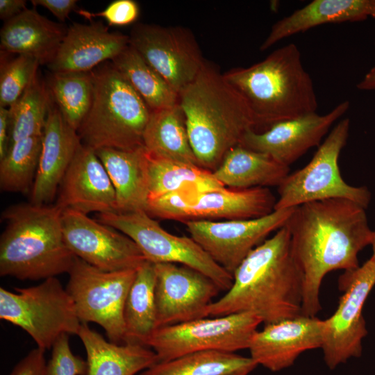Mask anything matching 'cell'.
Wrapping results in <instances>:
<instances>
[{
  "mask_svg": "<svg viewBox=\"0 0 375 375\" xmlns=\"http://www.w3.org/2000/svg\"><path fill=\"white\" fill-rule=\"evenodd\" d=\"M365 208L344 199L313 201L294 208L285 225L303 277L302 315L321 310L319 291L331 272L358 267V255L373 235Z\"/></svg>",
  "mask_w": 375,
  "mask_h": 375,
  "instance_id": "cell-1",
  "label": "cell"
},
{
  "mask_svg": "<svg viewBox=\"0 0 375 375\" xmlns=\"http://www.w3.org/2000/svg\"><path fill=\"white\" fill-rule=\"evenodd\" d=\"M231 288L208 308V317L249 312L264 324L302 315L303 277L284 226L253 249L233 274Z\"/></svg>",
  "mask_w": 375,
  "mask_h": 375,
  "instance_id": "cell-2",
  "label": "cell"
},
{
  "mask_svg": "<svg viewBox=\"0 0 375 375\" xmlns=\"http://www.w3.org/2000/svg\"><path fill=\"white\" fill-rule=\"evenodd\" d=\"M190 142L201 167L215 171L226 153L254 130L251 112L242 96L206 60L180 93Z\"/></svg>",
  "mask_w": 375,
  "mask_h": 375,
  "instance_id": "cell-3",
  "label": "cell"
},
{
  "mask_svg": "<svg viewBox=\"0 0 375 375\" xmlns=\"http://www.w3.org/2000/svg\"><path fill=\"white\" fill-rule=\"evenodd\" d=\"M223 75L246 101L255 131L317 112L313 82L295 44L276 49L257 63L232 68Z\"/></svg>",
  "mask_w": 375,
  "mask_h": 375,
  "instance_id": "cell-4",
  "label": "cell"
},
{
  "mask_svg": "<svg viewBox=\"0 0 375 375\" xmlns=\"http://www.w3.org/2000/svg\"><path fill=\"white\" fill-rule=\"evenodd\" d=\"M62 211L56 204L30 202L3 211L1 276L38 281L69 272L76 256L64 239Z\"/></svg>",
  "mask_w": 375,
  "mask_h": 375,
  "instance_id": "cell-5",
  "label": "cell"
},
{
  "mask_svg": "<svg viewBox=\"0 0 375 375\" xmlns=\"http://www.w3.org/2000/svg\"><path fill=\"white\" fill-rule=\"evenodd\" d=\"M93 95L77 133L82 144L131 149L143 146L151 110L126 78L110 62L91 71Z\"/></svg>",
  "mask_w": 375,
  "mask_h": 375,
  "instance_id": "cell-6",
  "label": "cell"
},
{
  "mask_svg": "<svg viewBox=\"0 0 375 375\" xmlns=\"http://www.w3.org/2000/svg\"><path fill=\"white\" fill-rule=\"evenodd\" d=\"M15 290L0 288V318L22 328L37 347L51 349L62 334L78 335L81 322L74 301L56 277Z\"/></svg>",
  "mask_w": 375,
  "mask_h": 375,
  "instance_id": "cell-7",
  "label": "cell"
},
{
  "mask_svg": "<svg viewBox=\"0 0 375 375\" xmlns=\"http://www.w3.org/2000/svg\"><path fill=\"white\" fill-rule=\"evenodd\" d=\"M349 128L348 118L339 121L310 161L284 178L278 187L275 210L331 199H347L367 208L371 199L368 189L347 184L340 172L339 156L347 144Z\"/></svg>",
  "mask_w": 375,
  "mask_h": 375,
  "instance_id": "cell-8",
  "label": "cell"
},
{
  "mask_svg": "<svg viewBox=\"0 0 375 375\" xmlns=\"http://www.w3.org/2000/svg\"><path fill=\"white\" fill-rule=\"evenodd\" d=\"M97 220L129 237L149 262L190 267L213 281L221 291L226 292L232 285L233 275L215 262L191 237L169 233L144 210L100 213Z\"/></svg>",
  "mask_w": 375,
  "mask_h": 375,
  "instance_id": "cell-9",
  "label": "cell"
},
{
  "mask_svg": "<svg viewBox=\"0 0 375 375\" xmlns=\"http://www.w3.org/2000/svg\"><path fill=\"white\" fill-rule=\"evenodd\" d=\"M136 271L106 272L76 257L67 273L66 290L79 320L101 326L111 342L124 344V308Z\"/></svg>",
  "mask_w": 375,
  "mask_h": 375,
  "instance_id": "cell-10",
  "label": "cell"
},
{
  "mask_svg": "<svg viewBox=\"0 0 375 375\" xmlns=\"http://www.w3.org/2000/svg\"><path fill=\"white\" fill-rule=\"evenodd\" d=\"M212 317L158 328L145 346L156 353L158 362L203 351L235 353L248 349L251 338L262 323L249 312Z\"/></svg>",
  "mask_w": 375,
  "mask_h": 375,
  "instance_id": "cell-11",
  "label": "cell"
},
{
  "mask_svg": "<svg viewBox=\"0 0 375 375\" xmlns=\"http://www.w3.org/2000/svg\"><path fill=\"white\" fill-rule=\"evenodd\" d=\"M375 285V259L371 256L361 266L344 271L338 280L342 294L335 311L322 319V350L330 369H334L362 352L367 335L362 308Z\"/></svg>",
  "mask_w": 375,
  "mask_h": 375,
  "instance_id": "cell-12",
  "label": "cell"
},
{
  "mask_svg": "<svg viewBox=\"0 0 375 375\" xmlns=\"http://www.w3.org/2000/svg\"><path fill=\"white\" fill-rule=\"evenodd\" d=\"M129 44L179 94L205 60L192 32L183 26L137 24Z\"/></svg>",
  "mask_w": 375,
  "mask_h": 375,
  "instance_id": "cell-13",
  "label": "cell"
},
{
  "mask_svg": "<svg viewBox=\"0 0 375 375\" xmlns=\"http://www.w3.org/2000/svg\"><path fill=\"white\" fill-rule=\"evenodd\" d=\"M294 209L274 210L255 219L190 220L184 224L190 237L215 262L233 275L253 249L286 224Z\"/></svg>",
  "mask_w": 375,
  "mask_h": 375,
  "instance_id": "cell-14",
  "label": "cell"
},
{
  "mask_svg": "<svg viewBox=\"0 0 375 375\" xmlns=\"http://www.w3.org/2000/svg\"><path fill=\"white\" fill-rule=\"evenodd\" d=\"M62 226L65 241L74 255L99 269H137L147 261L129 237L88 215L62 210Z\"/></svg>",
  "mask_w": 375,
  "mask_h": 375,
  "instance_id": "cell-15",
  "label": "cell"
},
{
  "mask_svg": "<svg viewBox=\"0 0 375 375\" xmlns=\"http://www.w3.org/2000/svg\"><path fill=\"white\" fill-rule=\"evenodd\" d=\"M154 266L157 328L208 317V308L221 291L213 281L181 265Z\"/></svg>",
  "mask_w": 375,
  "mask_h": 375,
  "instance_id": "cell-16",
  "label": "cell"
},
{
  "mask_svg": "<svg viewBox=\"0 0 375 375\" xmlns=\"http://www.w3.org/2000/svg\"><path fill=\"white\" fill-rule=\"evenodd\" d=\"M349 105L344 101L324 115L311 112L278 122L264 131L250 130L240 144L267 153L290 167L310 149L320 145L322 138L348 110Z\"/></svg>",
  "mask_w": 375,
  "mask_h": 375,
  "instance_id": "cell-17",
  "label": "cell"
},
{
  "mask_svg": "<svg viewBox=\"0 0 375 375\" xmlns=\"http://www.w3.org/2000/svg\"><path fill=\"white\" fill-rule=\"evenodd\" d=\"M322 344V319L300 315L265 324L251 338L250 358L276 372L291 367L303 352Z\"/></svg>",
  "mask_w": 375,
  "mask_h": 375,
  "instance_id": "cell-18",
  "label": "cell"
},
{
  "mask_svg": "<svg viewBox=\"0 0 375 375\" xmlns=\"http://www.w3.org/2000/svg\"><path fill=\"white\" fill-rule=\"evenodd\" d=\"M277 199L268 188H223L203 191L194 186L182 189L179 221L249 219L275 210Z\"/></svg>",
  "mask_w": 375,
  "mask_h": 375,
  "instance_id": "cell-19",
  "label": "cell"
},
{
  "mask_svg": "<svg viewBox=\"0 0 375 375\" xmlns=\"http://www.w3.org/2000/svg\"><path fill=\"white\" fill-rule=\"evenodd\" d=\"M56 205L85 215L116 212L115 188L94 149L80 145L60 184Z\"/></svg>",
  "mask_w": 375,
  "mask_h": 375,
  "instance_id": "cell-20",
  "label": "cell"
},
{
  "mask_svg": "<svg viewBox=\"0 0 375 375\" xmlns=\"http://www.w3.org/2000/svg\"><path fill=\"white\" fill-rule=\"evenodd\" d=\"M129 44L128 35L110 32L101 22L74 23L47 65L52 73L89 72L111 61Z\"/></svg>",
  "mask_w": 375,
  "mask_h": 375,
  "instance_id": "cell-21",
  "label": "cell"
},
{
  "mask_svg": "<svg viewBox=\"0 0 375 375\" xmlns=\"http://www.w3.org/2000/svg\"><path fill=\"white\" fill-rule=\"evenodd\" d=\"M81 144L77 131L67 124L52 101L43 130L42 150L30 192V203L40 206L52 201Z\"/></svg>",
  "mask_w": 375,
  "mask_h": 375,
  "instance_id": "cell-22",
  "label": "cell"
},
{
  "mask_svg": "<svg viewBox=\"0 0 375 375\" xmlns=\"http://www.w3.org/2000/svg\"><path fill=\"white\" fill-rule=\"evenodd\" d=\"M95 151L115 188L116 212H147L149 169L148 152L144 147L131 149L101 148Z\"/></svg>",
  "mask_w": 375,
  "mask_h": 375,
  "instance_id": "cell-23",
  "label": "cell"
},
{
  "mask_svg": "<svg viewBox=\"0 0 375 375\" xmlns=\"http://www.w3.org/2000/svg\"><path fill=\"white\" fill-rule=\"evenodd\" d=\"M67 29L63 24L41 15L35 8H26L4 22L0 31L1 51L28 55L40 65L54 57Z\"/></svg>",
  "mask_w": 375,
  "mask_h": 375,
  "instance_id": "cell-24",
  "label": "cell"
},
{
  "mask_svg": "<svg viewBox=\"0 0 375 375\" xmlns=\"http://www.w3.org/2000/svg\"><path fill=\"white\" fill-rule=\"evenodd\" d=\"M77 335L87 354L86 375H135L158 362L147 347L108 342L88 324L81 323Z\"/></svg>",
  "mask_w": 375,
  "mask_h": 375,
  "instance_id": "cell-25",
  "label": "cell"
},
{
  "mask_svg": "<svg viewBox=\"0 0 375 375\" xmlns=\"http://www.w3.org/2000/svg\"><path fill=\"white\" fill-rule=\"evenodd\" d=\"M369 0H314L276 22L260 49L320 25L365 20L369 17Z\"/></svg>",
  "mask_w": 375,
  "mask_h": 375,
  "instance_id": "cell-26",
  "label": "cell"
},
{
  "mask_svg": "<svg viewBox=\"0 0 375 375\" xmlns=\"http://www.w3.org/2000/svg\"><path fill=\"white\" fill-rule=\"evenodd\" d=\"M289 174L290 167L240 144L231 149L212 172L224 187L233 189L278 187Z\"/></svg>",
  "mask_w": 375,
  "mask_h": 375,
  "instance_id": "cell-27",
  "label": "cell"
},
{
  "mask_svg": "<svg viewBox=\"0 0 375 375\" xmlns=\"http://www.w3.org/2000/svg\"><path fill=\"white\" fill-rule=\"evenodd\" d=\"M143 146L152 156L199 166L178 103L151 111L143 134Z\"/></svg>",
  "mask_w": 375,
  "mask_h": 375,
  "instance_id": "cell-28",
  "label": "cell"
},
{
  "mask_svg": "<svg viewBox=\"0 0 375 375\" xmlns=\"http://www.w3.org/2000/svg\"><path fill=\"white\" fill-rule=\"evenodd\" d=\"M156 281L154 264L146 261L137 269L124 308V343L145 346L157 328Z\"/></svg>",
  "mask_w": 375,
  "mask_h": 375,
  "instance_id": "cell-29",
  "label": "cell"
},
{
  "mask_svg": "<svg viewBox=\"0 0 375 375\" xmlns=\"http://www.w3.org/2000/svg\"><path fill=\"white\" fill-rule=\"evenodd\" d=\"M110 62L126 78L151 111L178 103L179 94L130 44Z\"/></svg>",
  "mask_w": 375,
  "mask_h": 375,
  "instance_id": "cell-30",
  "label": "cell"
},
{
  "mask_svg": "<svg viewBox=\"0 0 375 375\" xmlns=\"http://www.w3.org/2000/svg\"><path fill=\"white\" fill-rule=\"evenodd\" d=\"M257 366L250 357L220 351H203L158 362L139 375H231L247 369L253 371Z\"/></svg>",
  "mask_w": 375,
  "mask_h": 375,
  "instance_id": "cell-31",
  "label": "cell"
},
{
  "mask_svg": "<svg viewBox=\"0 0 375 375\" xmlns=\"http://www.w3.org/2000/svg\"><path fill=\"white\" fill-rule=\"evenodd\" d=\"M148 169L149 200L188 186H194L203 191L225 188L209 170L197 165L154 157L149 153Z\"/></svg>",
  "mask_w": 375,
  "mask_h": 375,
  "instance_id": "cell-32",
  "label": "cell"
},
{
  "mask_svg": "<svg viewBox=\"0 0 375 375\" xmlns=\"http://www.w3.org/2000/svg\"><path fill=\"white\" fill-rule=\"evenodd\" d=\"M47 86L65 121L77 131L92 104L91 72L52 73Z\"/></svg>",
  "mask_w": 375,
  "mask_h": 375,
  "instance_id": "cell-33",
  "label": "cell"
},
{
  "mask_svg": "<svg viewBox=\"0 0 375 375\" xmlns=\"http://www.w3.org/2000/svg\"><path fill=\"white\" fill-rule=\"evenodd\" d=\"M51 103L47 86L37 74L19 99L9 108V147L22 139L42 135Z\"/></svg>",
  "mask_w": 375,
  "mask_h": 375,
  "instance_id": "cell-34",
  "label": "cell"
},
{
  "mask_svg": "<svg viewBox=\"0 0 375 375\" xmlns=\"http://www.w3.org/2000/svg\"><path fill=\"white\" fill-rule=\"evenodd\" d=\"M42 135L22 139L12 144L0 160L2 191L30 193L42 150Z\"/></svg>",
  "mask_w": 375,
  "mask_h": 375,
  "instance_id": "cell-35",
  "label": "cell"
},
{
  "mask_svg": "<svg viewBox=\"0 0 375 375\" xmlns=\"http://www.w3.org/2000/svg\"><path fill=\"white\" fill-rule=\"evenodd\" d=\"M39 60L28 55L1 62L0 72V107L10 108L22 96L38 74Z\"/></svg>",
  "mask_w": 375,
  "mask_h": 375,
  "instance_id": "cell-36",
  "label": "cell"
},
{
  "mask_svg": "<svg viewBox=\"0 0 375 375\" xmlns=\"http://www.w3.org/2000/svg\"><path fill=\"white\" fill-rule=\"evenodd\" d=\"M68 334H62L51 348V356L47 365V375H86L88 364L73 353Z\"/></svg>",
  "mask_w": 375,
  "mask_h": 375,
  "instance_id": "cell-37",
  "label": "cell"
},
{
  "mask_svg": "<svg viewBox=\"0 0 375 375\" xmlns=\"http://www.w3.org/2000/svg\"><path fill=\"white\" fill-rule=\"evenodd\" d=\"M76 12L90 20L94 17L103 18L110 26H123L133 24L139 17L140 7L133 0H115L102 11L92 12L78 9Z\"/></svg>",
  "mask_w": 375,
  "mask_h": 375,
  "instance_id": "cell-38",
  "label": "cell"
},
{
  "mask_svg": "<svg viewBox=\"0 0 375 375\" xmlns=\"http://www.w3.org/2000/svg\"><path fill=\"white\" fill-rule=\"evenodd\" d=\"M45 351L36 347L30 351L8 375H47Z\"/></svg>",
  "mask_w": 375,
  "mask_h": 375,
  "instance_id": "cell-39",
  "label": "cell"
},
{
  "mask_svg": "<svg viewBox=\"0 0 375 375\" xmlns=\"http://www.w3.org/2000/svg\"><path fill=\"white\" fill-rule=\"evenodd\" d=\"M31 3L49 10L60 22H65L69 13L77 8L76 0H32Z\"/></svg>",
  "mask_w": 375,
  "mask_h": 375,
  "instance_id": "cell-40",
  "label": "cell"
},
{
  "mask_svg": "<svg viewBox=\"0 0 375 375\" xmlns=\"http://www.w3.org/2000/svg\"><path fill=\"white\" fill-rule=\"evenodd\" d=\"M10 139V115L9 108L0 107V160L6 154Z\"/></svg>",
  "mask_w": 375,
  "mask_h": 375,
  "instance_id": "cell-41",
  "label": "cell"
},
{
  "mask_svg": "<svg viewBox=\"0 0 375 375\" xmlns=\"http://www.w3.org/2000/svg\"><path fill=\"white\" fill-rule=\"evenodd\" d=\"M26 8L24 0H0V18L6 22Z\"/></svg>",
  "mask_w": 375,
  "mask_h": 375,
  "instance_id": "cell-42",
  "label": "cell"
},
{
  "mask_svg": "<svg viewBox=\"0 0 375 375\" xmlns=\"http://www.w3.org/2000/svg\"><path fill=\"white\" fill-rule=\"evenodd\" d=\"M357 88L361 90H375V67L365 74Z\"/></svg>",
  "mask_w": 375,
  "mask_h": 375,
  "instance_id": "cell-43",
  "label": "cell"
},
{
  "mask_svg": "<svg viewBox=\"0 0 375 375\" xmlns=\"http://www.w3.org/2000/svg\"><path fill=\"white\" fill-rule=\"evenodd\" d=\"M369 17L375 19V0H369Z\"/></svg>",
  "mask_w": 375,
  "mask_h": 375,
  "instance_id": "cell-44",
  "label": "cell"
},
{
  "mask_svg": "<svg viewBox=\"0 0 375 375\" xmlns=\"http://www.w3.org/2000/svg\"><path fill=\"white\" fill-rule=\"evenodd\" d=\"M370 245L372 248V257H373L375 259V231H373V235L372 238V242Z\"/></svg>",
  "mask_w": 375,
  "mask_h": 375,
  "instance_id": "cell-45",
  "label": "cell"
},
{
  "mask_svg": "<svg viewBox=\"0 0 375 375\" xmlns=\"http://www.w3.org/2000/svg\"><path fill=\"white\" fill-rule=\"evenodd\" d=\"M251 372H252L251 370L247 369V370H243V371L236 372V373H235L233 374H231V375H248Z\"/></svg>",
  "mask_w": 375,
  "mask_h": 375,
  "instance_id": "cell-46",
  "label": "cell"
}]
</instances>
